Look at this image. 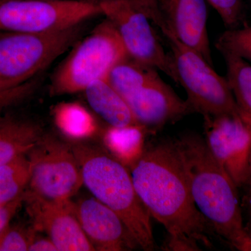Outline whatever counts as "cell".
Here are the masks:
<instances>
[{
	"label": "cell",
	"instance_id": "6da1fadb",
	"mask_svg": "<svg viewBox=\"0 0 251 251\" xmlns=\"http://www.w3.org/2000/svg\"><path fill=\"white\" fill-rule=\"evenodd\" d=\"M130 171L140 201L166 229V250L211 247L212 229L193 201L176 139L145 148Z\"/></svg>",
	"mask_w": 251,
	"mask_h": 251
},
{
	"label": "cell",
	"instance_id": "7a4b0ae2",
	"mask_svg": "<svg viewBox=\"0 0 251 251\" xmlns=\"http://www.w3.org/2000/svg\"><path fill=\"white\" fill-rule=\"evenodd\" d=\"M176 141L198 210L211 229L232 247L251 251V237L243 224L238 187L233 180L201 135L184 133Z\"/></svg>",
	"mask_w": 251,
	"mask_h": 251
},
{
	"label": "cell",
	"instance_id": "3957f363",
	"mask_svg": "<svg viewBox=\"0 0 251 251\" xmlns=\"http://www.w3.org/2000/svg\"><path fill=\"white\" fill-rule=\"evenodd\" d=\"M83 185L94 197L121 218L140 249H155L151 215L135 190L129 169L106 150L77 144L72 146Z\"/></svg>",
	"mask_w": 251,
	"mask_h": 251
},
{
	"label": "cell",
	"instance_id": "277c9868",
	"mask_svg": "<svg viewBox=\"0 0 251 251\" xmlns=\"http://www.w3.org/2000/svg\"><path fill=\"white\" fill-rule=\"evenodd\" d=\"M107 80L148 131H156L193 113L186 100L162 80L156 69L128 57L112 68Z\"/></svg>",
	"mask_w": 251,
	"mask_h": 251
},
{
	"label": "cell",
	"instance_id": "5b68a950",
	"mask_svg": "<svg viewBox=\"0 0 251 251\" xmlns=\"http://www.w3.org/2000/svg\"><path fill=\"white\" fill-rule=\"evenodd\" d=\"M75 46L51 77L52 97L85 92L96 81L107 79L112 68L128 57L116 29L106 18Z\"/></svg>",
	"mask_w": 251,
	"mask_h": 251
},
{
	"label": "cell",
	"instance_id": "8992f818",
	"mask_svg": "<svg viewBox=\"0 0 251 251\" xmlns=\"http://www.w3.org/2000/svg\"><path fill=\"white\" fill-rule=\"evenodd\" d=\"M82 24L40 33L0 31V90L33 80L76 43Z\"/></svg>",
	"mask_w": 251,
	"mask_h": 251
},
{
	"label": "cell",
	"instance_id": "52a82bcc",
	"mask_svg": "<svg viewBox=\"0 0 251 251\" xmlns=\"http://www.w3.org/2000/svg\"><path fill=\"white\" fill-rule=\"evenodd\" d=\"M160 30L171 49L176 83L186 90V100L193 113L197 112L203 117H241L226 77L219 75L201 54L183 45L169 31L163 28Z\"/></svg>",
	"mask_w": 251,
	"mask_h": 251
},
{
	"label": "cell",
	"instance_id": "ba28073f",
	"mask_svg": "<svg viewBox=\"0 0 251 251\" xmlns=\"http://www.w3.org/2000/svg\"><path fill=\"white\" fill-rule=\"evenodd\" d=\"M157 0H106L99 5L118 33L126 53L135 62L164 73L176 83L171 53L157 34L151 13Z\"/></svg>",
	"mask_w": 251,
	"mask_h": 251
},
{
	"label": "cell",
	"instance_id": "9c48e42d",
	"mask_svg": "<svg viewBox=\"0 0 251 251\" xmlns=\"http://www.w3.org/2000/svg\"><path fill=\"white\" fill-rule=\"evenodd\" d=\"M102 14L83 0H0V31L40 33L66 29Z\"/></svg>",
	"mask_w": 251,
	"mask_h": 251
},
{
	"label": "cell",
	"instance_id": "30bf717a",
	"mask_svg": "<svg viewBox=\"0 0 251 251\" xmlns=\"http://www.w3.org/2000/svg\"><path fill=\"white\" fill-rule=\"evenodd\" d=\"M31 178L28 189L54 201L71 200L83 185L72 146L44 134L27 153Z\"/></svg>",
	"mask_w": 251,
	"mask_h": 251
},
{
	"label": "cell",
	"instance_id": "8fae6325",
	"mask_svg": "<svg viewBox=\"0 0 251 251\" xmlns=\"http://www.w3.org/2000/svg\"><path fill=\"white\" fill-rule=\"evenodd\" d=\"M206 145L238 188L246 186L251 152V126L239 116L204 117Z\"/></svg>",
	"mask_w": 251,
	"mask_h": 251
},
{
	"label": "cell",
	"instance_id": "7c38bea8",
	"mask_svg": "<svg viewBox=\"0 0 251 251\" xmlns=\"http://www.w3.org/2000/svg\"><path fill=\"white\" fill-rule=\"evenodd\" d=\"M24 204L36 231L46 232L58 251H95L82 230L75 203L54 201L26 190Z\"/></svg>",
	"mask_w": 251,
	"mask_h": 251
},
{
	"label": "cell",
	"instance_id": "4fadbf2b",
	"mask_svg": "<svg viewBox=\"0 0 251 251\" xmlns=\"http://www.w3.org/2000/svg\"><path fill=\"white\" fill-rule=\"evenodd\" d=\"M206 3V0H158L151 20L154 25L166 29L213 66Z\"/></svg>",
	"mask_w": 251,
	"mask_h": 251
},
{
	"label": "cell",
	"instance_id": "5bb4252c",
	"mask_svg": "<svg viewBox=\"0 0 251 251\" xmlns=\"http://www.w3.org/2000/svg\"><path fill=\"white\" fill-rule=\"evenodd\" d=\"M82 230L95 251H125L140 248L124 221L95 198L75 203Z\"/></svg>",
	"mask_w": 251,
	"mask_h": 251
},
{
	"label": "cell",
	"instance_id": "9a60e30c",
	"mask_svg": "<svg viewBox=\"0 0 251 251\" xmlns=\"http://www.w3.org/2000/svg\"><path fill=\"white\" fill-rule=\"evenodd\" d=\"M43 135L41 126L32 120L0 115V166L27 153Z\"/></svg>",
	"mask_w": 251,
	"mask_h": 251
},
{
	"label": "cell",
	"instance_id": "2e32d148",
	"mask_svg": "<svg viewBox=\"0 0 251 251\" xmlns=\"http://www.w3.org/2000/svg\"><path fill=\"white\" fill-rule=\"evenodd\" d=\"M84 92L91 108L108 126L122 128L140 125L125 100L107 79L96 81Z\"/></svg>",
	"mask_w": 251,
	"mask_h": 251
},
{
	"label": "cell",
	"instance_id": "e0dca14e",
	"mask_svg": "<svg viewBox=\"0 0 251 251\" xmlns=\"http://www.w3.org/2000/svg\"><path fill=\"white\" fill-rule=\"evenodd\" d=\"M146 131L141 125L122 128L108 126L102 132V141L105 150L130 170L143 154Z\"/></svg>",
	"mask_w": 251,
	"mask_h": 251
},
{
	"label": "cell",
	"instance_id": "ac0fdd59",
	"mask_svg": "<svg viewBox=\"0 0 251 251\" xmlns=\"http://www.w3.org/2000/svg\"><path fill=\"white\" fill-rule=\"evenodd\" d=\"M54 125L68 138L84 140L99 131L97 120L84 105L77 102H63L52 109Z\"/></svg>",
	"mask_w": 251,
	"mask_h": 251
},
{
	"label": "cell",
	"instance_id": "d6986e66",
	"mask_svg": "<svg viewBox=\"0 0 251 251\" xmlns=\"http://www.w3.org/2000/svg\"><path fill=\"white\" fill-rule=\"evenodd\" d=\"M226 68L227 81L241 117L251 126V64L227 52H221Z\"/></svg>",
	"mask_w": 251,
	"mask_h": 251
},
{
	"label": "cell",
	"instance_id": "ffe728a7",
	"mask_svg": "<svg viewBox=\"0 0 251 251\" xmlns=\"http://www.w3.org/2000/svg\"><path fill=\"white\" fill-rule=\"evenodd\" d=\"M30 178V162L27 153L0 166V205L23 196L29 187Z\"/></svg>",
	"mask_w": 251,
	"mask_h": 251
},
{
	"label": "cell",
	"instance_id": "44dd1931",
	"mask_svg": "<svg viewBox=\"0 0 251 251\" xmlns=\"http://www.w3.org/2000/svg\"><path fill=\"white\" fill-rule=\"evenodd\" d=\"M215 46L220 52L236 54L251 64V26L227 29L218 38Z\"/></svg>",
	"mask_w": 251,
	"mask_h": 251
},
{
	"label": "cell",
	"instance_id": "7402d4cb",
	"mask_svg": "<svg viewBox=\"0 0 251 251\" xmlns=\"http://www.w3.org/2000/svg\"><path fill=\"white\" fill-rule=\"evenodd\" d=\"M34 227L26 228L21 226H11L0 237V251H29L31 243L35 238Z\"/></svg>",
	"mask_w": 251,
	"mask_h": 251
},
{
	"label": "cell",
	"instance_id": "603a6c76",
	"mask_svg": "<svg viewBox=\"0 0 251 251\" xmlns=\"http://www.w3.org/2000/svg\"><path fill=\"white\" fill-rule=\"evenodd\" d=\"M216 10L227 29L239 27L243 22L242 0H206Z\"/></svg>",
	"mask_w": 251,
	"mask_h": 251
},
{
	"label": "cell",
	"instance_id": "cb8c5ba5",
	"mask_svg": "<svg viewBox=\"0 0 251 251\" xmlns=\"http://www.w3.org/2000/svg\"><path fill=\"white\" fill-rule=\"evenodd\" d=\"M33 80L16 87L0 90V113L6 109L25 101L33 95L37 87L36 81Z\"/></svg>",
	"mask_w": 251,
	"mask_h": 251
},
{
	"label": "cell",
	"instance_id": "d4e9b609",
	"mask_svg": "<svg viewBox=\"0 0 251 251\" xmlns=\"http://www.w3.org/2000/svg\"><path fill=\"white\" fill-rule=\"evenodd\" d=\"M24 195L9 204L0 205V237L11 225L13 218L24 204Z\"/></svg>",
	"mask_w": 251,
	"mask_h": 251
},
{
	"label": "cell",
	"instance_id": "484cf974",
	"mask_svg": "<svg viewBox=\"0 0 251 251\" xmlns=\"http://www.w3.org/2000/svg\"><path fill=\"white\" fill-rule=\"evenodd\" d=\"M29 251H58L50 238H34L29 246Z\"/></svg>",
	"mask_w": 251,
	"mask_h": 251
},
{
	"label": "cell",
	"instance_id": "4316f807",
	"mask_svg": "<svg viewBox=\"0 0 251 251\" xmlns=\"http://www.w3.org/2000/svg\"><path fill=\"white\" fill-rule=\"evenodd\" d=\"M247 186L248 191L247 196L245 198L246 205L247 207L248 214L249 218V225H251V152L250 157V163H249V177H248L247 183L246 184Z\"/></svg>",
	"mask_w": 251,
	"mask_h": 251
},
{
	"label": "cell",
	"instance_id": "83f0119b",
	"mask_svg": "<svg viewBox=\"0 0 251 251\" xmlns=\"http://www.w3.org/2000/svg\"><path fill=\"white\" fill-rule=\"evenodd\" d=\"M83 1H89V2L99 4V3L101 2V1H106V0H83Z\"/></svg>",
	"mask_w": 251,
	"mask_h": 251
},
{
	"label": "cell",
	"instance_id": "f1b7e54d",
	"mask_svg": "<svg viewBox=\"0 0 251 251\" xmlns=\"http://www.w3.org/2000/svg\"><path fill=\"white\" fill-rule=\"evenodd\" d=\"M249 227H250V230H249V234H250L251 237V225L250 226H249Z\"/></svg>",
	"mask_w": 251,
	"mask_h": 251
},
{
	"label": "cell",
	"instance_id": "f546056e",
	"mask_svg": "<svg viewBox=\"0 0 251 251\" xmlns=\"http://www.w3.org/2000/svg\"></svg>",
	"mask_w": 251,
	"mask_h": 251
}]
</instances>
